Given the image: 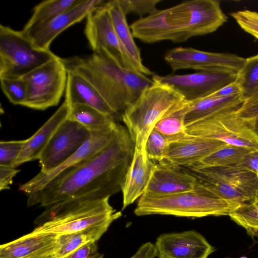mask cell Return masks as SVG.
Wrapping results in <instances>:
<instances>
[{
  "label": "cell",
  "mask_w": 258,
  "mask_h": 258,
  "mask_svg": "<svg viewBox=\"0 0 258 258\" xmlns=\"http://www.w3.org/2000/svg\"><path fill=\"white\" fill-rule=\"evenodd\" d=\"M235 82L240 88L243 103L258 99V54L245 58Z\"/></svg>",
  "instance_id": "obj_32"
},
{
  "label": "cell",
  "mask_w": 258,
  "mask_h": 258,
  "mask_svg": "<svg viewBox=\"0 0 258 258\" xmlns=\"http://www.w3.org/2000/svg\"><path fill=\"white\" fill-rule=\"evenodd\" d=\"M169 145L168 139L153 128L149 134L145 145L147 157L161 162L164 158Z\"/></svg>",
  "instance_id": "obj_35"
},
{
  "label": "cell",
  "mask_w": 258,
  "mask_h": 258,
  "mask_svg": "<svg viewBox=\"0 0 258 258\" xmlns=\"http://www.w3.org/2000/svg\"><path fill=\"white\" fill-rule=\"evenodd\" d=\"M111 224L105 223L78 232L58 235L54 256L56 258H63L89 242H96Z\"/></svg>",
  "instance_id": "obj_26"
},
{
  "label": "cell",
  "mask_w": 258,
  "mask_h": 258,
  "mask_svg": "<svg viewBox=\"0 0 258 258\" xmlns=\"http://www.w3.org/2000/svg\"><path fill=\"white\" fill-rule=\"evenodd\" d=\"M155 165L145 152L135 148L121 187L122 210L133 204L145 192Z\"/></svg>",
  "instance_id": "obj_19"
},
{
  "label": "cell",
  "mask_w": 258,
  "mask_h": 258,
  "mask_svg": "<svg viewBox=\"0 0 258 258\" xmlns=\"http://www.w3.org/2000/svg\"><path fill=\"white\" fill-rule=\"evenodd\" d=\"M67 72L64 100L69 106L76 104L86 105L96 109L116 121L121 119L90 83L75 73Z\"/></svg>",
  "instance_id": "obj_22"
},
{
  "label": "cell",
  "mask_w": 258,
  "mask_h": 258,
  "mask_svg": "<svg viewBox=\"0 0 258 258\" xmlns=\"http://www.w3.org/2000/svg\"><path fill=\"white\" fill-rule=\"evenodd\" d=\"M109 199L107 197L74 205L38 225L32 232L59 235L105 223L111 224L122 214L113 209Z\"/></svg>",
  "instance_id": "obj_7"
},
{
  "label": "cell",
  "mask_w": 258,
  "mask_h": 258,
  "mask_svg": "<svg viewBox=\"0 0 258 258\" xmlns=\"http://www.w3.org/2000/svg\"><path fill=\"white\" fill-rule=\"evenodd\" d=\"M236 112L258 137V99L243 102L236 109Z\"/></svg>",
  "instance_id": "obj_39"
},
{
  "label": "cell",
  "mask_w": 258,
  "mask_h": 258,
  "mask_svg": "<svg viewBox=\"0 0 258 258\" xmlns=\"http://www.w3.org/2000/svg\"><path fill=\"white\" fill-rule=\"evenodd\" d=\"M58 235L32 231L0 246V258H34L54 254Z\"/></svg>",
  "instance_id": "obj_20"
},
{
  "label": "cell",
  "mask_w": 258,
  "mask_h": 258,
  "mask_svg": "<svg viewBox=\"0 0 258 258\" xmlns=\"http://www.w3.org/2000/svg\"><path fill=\"white\" fill-rule=\"evenodd\" d=\"M103 254L98 250L96 242H89L63 258H103Z\"/></svg>",
  "instance_id": "obj_40"
},
{
  "label": "cell",
  "mask_w": 258,
  "mask_h": 258,
  "mask_svg": "<svg viewBox=\"0 0 258 258\" xmlns=\"http://www.w3.org/2000/svg\"><path fill=\"white\" fill-rule=\"evenodd\" d=\"M164 59L173 72L192 69L200 72L221 71L237 73L245 58L229 53L208 52L181 46L169 50Z\"/></svg>",
  "instance_id": "obj_11"
},
{
  "label": "cell",
  "mask_w": 258,
  "mask_h": 258,
  "mask_svg": "<svg viewBox=\"0 0 258 258\" xmlns=\"http://www.w3.org/2000/svg\"><path fill=\"white\" fill-rule=\"evenodd\" d=\"M236 109L200 120L186 127V132L191 136L211 138L250 150H258V137L238 115Z\"/></svg>",
  "instance_id": "obj_9"
},
{
  "label": "cell",
  "mask_w": 258,
  "mask_h": 258,
  "mask_svg": "<svg viewBox=\"0 0 258 258\" xmlns=\"http://www.w3.org/2000/svg\"><path fill=\"white\" fill-rule=\"evenodd\" d=\"M226 144L219 140L188 134L170 142L165 156L159 163L174 167L188 168Z\"/></svg>",
  "instance_id": "obj_16"
},
{
  "label": "cell",
  "mask_w": 258,
  "mask_h": 258,
  "mask_svg": "<svg viewBox=\"0 0 258 258\" xmlns=\"http://www.w3.org/2000/svg\"><path fill=\"white\" fill-rule=\"evenodd\" d=\"M118 123L101 132H90L82 146L63 163L47 173L40 172L28 182L21 185L19 190L28 196L45 186L59 174L77 166L104 148L113 138Z\"/></svg>",
  "instance_id": "obj_14"
},
{
  "label": "cell",
  "mask_w": 258,
  "mask_h": 258,
  "mask_svg": "<svg viewBox=\"0 0 258 258\" xmlns=\"http://www.w3.org/2000/svg\"><path fill=\"white\" fill-rule=\"evenodd\" d=\"M189 102L185 117L186 127L211 115L236 109L243 103L240 94L226 97H206Z\"/></svg>",
  "instance_id": "obj_25"
},
{
  "label": "cell",
  "mask_w": 258,
  "mask_h": 258,
  "mask_svg": "<svg viewBox=\"0 0 258 258\" xmlns=\"http://www.w3.org/2000/svg\"><path fill=\"white\" fill-rule=\"evenodd\" d=\"M25 140L0 142V165L14 167Z\"/></svg>",
  "instance_id": "obj_37"
},
{
  "label": "cell",
  "mask_w": 258,
  "mask_h": 258,
  "mask_svg": "<svg viewBox=\"0 0 258 258\" xmlns=\"http://www.w3.org/2000/svg\"><path fill=\"white\" fill-rule=\"evenodd\" d=\"M90 135V132L81 124L66 119L40 155V172L47 173L59 166L82 146Z\"/></svg>",
  "instance_id": "obj_13"
},
{
  "label": "cell",
  "mask_w": 258,
  "mask_h": 258,
  "mask_svg": "<svg viewBox=\"0 0 258 258\" xmlns=\"http://www.w3.org/2000/svg\"><path fill=\"white\" fill-rule=\"evenodd\" d=\"M180 169L161 163L156 164L145 192L170 195L195 190L196 176L188 170Z\"/></svg>",
  "instance_id": "obj_18"
},
{
  "label": "cell",
  "mask_w": 258,
  "mask_h": 258,
  "mask_svg": "<svg viewBox=\"0 0 258 258\" xmlns=\"http://www.w3.org/2000/svg\"><path fill=\"white\" fill-rule=\"evenodd\" d=\"M189 102L183 100L169 110L154 126V128L165 136L169 143L188 135L185 117Z\"/></svg>",
  "instance_id": "obj_27"
},
{
  "label": "cell",
  "mask_w": 258,
  "mask_h": 258,
  "mask_svg": "<svg viewBox=\"0 0 258 258\" xmlns=\"http://www.w3.org/2000/svg\"><path fill=\"white\" fill-rule=\"evenodd\" d=\"M257 178H258V175H257ZM252 202L258 205V188H257V190L255 196Z\"/></svg>",
  "instance_id": "obj_46"
},
{
  "label": "cell",
  "mask_w": 258,
  "mask_h": 258,
  "mask_svg": "<svg viewBox=\"0 0 258 258\" xmlns=\"http://www.w3.org/2000/svg\"><path fill=\"white\" fill-rule=\"evenodd\" d=\"M240 165L258 175V150L250 151Z\"/></svg>",
  "instance_id": "obj_44"
},
{
  "label": "cell",
  "mask_w": 258,
  "mask_h": 258,
  "mask_svg": "<svg viewBox=\"0 0 258 258\" xmlns=\"http://www.w3.org/2000/svg\"><path fill=\"white\" fill-rule=\"evenodd\" d=\"M69 107L68 118L81 124L90 132L107 130L116 123L110 117L91 106L76 104Z\"/></svg>",
  "instance_id": "obj_30"
},
{
  "label": "cell",
  "mask_w": 258,
  "mask_h": 258,
  "mask_svg": "<svg viewBox=\"0 0 258 258\" xmlns=\"http://www.w3.org/2000/svg\"><path fill=\"white\" fill-rule=\"evenodd\" d=\"M68 72L56 56L22 78L27 89L23 106L39 110L57 105L66 90Z\"/></svg>",
  "instance_id": "obj_8"
},
{
  "label": "cell",
  "mask_w": 258,
  "mask_h": 258,
  "mask_svg": "<svg viewBox=\"0 0 258 258\" xmlns=\"http://www.w3.org/2000/svg\"><path fill=\"white\" fill-rule=\"evenodd\" d=\"M226 258H230V257H226ZM238 258H248L246 256H241L240 257H238Z\"/></svg>",
  "instance_id": "obj_47"
},
{
  "label": "cell",
  "mask_w": 258,
  "mask_h": 258,
  "mask_svg": "<svg viewBox=\"0 0 258 258\" xmlns=\"http://www.w3.org/2000/svg\"><path fill=\"white\" fill-rule=\"evenodd\" d=\"M157 255L155 244L147 242L142 244L137 251L130 258H155Z\"/></svg>",
  "instance_id": "obj_42"
},
{
  "label": "cell",
  "mask_w": 258,
  "mask_h": 258,
  "mask_svg": "<svg viewBox=\"0 0 258 258\" xmlns=\"http://www.w3.org/2000/svg\"><path fill=\"white\" fill-rule=\"evenodd\" d=\"M105 3L103 0H80L70 9L26 36L37 47L49 50L51 43L60 33L87 18L93 11Z\"/></svg>",
  "instance_id": "obj_17"
},
{
  "label": "cell",
  "mask_w": 258,
  "mask_h": 258,
  "mask_svg": "<svg viewBox=\"0 0 258 258\" xmlns=\"http://www.w3.org/2000/svg\"><path fill=\"white\" fill-rule=\"evenodd\" d=\"M134 149L126 128L118 123L104 148L28 195V206L48 207L54 216L76 204L110 197L121 190Z\"/></svg>",
  "instance_id": "obj_1"
},
{
  "label": "cell",
  "mask_w": 258,
  "mask_h": 258,
  "mask_svg": "<svg viewBox=\"0 0 258 258\" xmlns=\"http://www.w3.org/2000/svg\"><path fill=\"white\" fill-rule=\"evenodd\" d=\"M122 9L126 15L133 13L143 17L144 15H150L158 9L156 6L161 0H118Z\"/></svg>",
  "instance_id": "obj_36"
},
{
  "label": "cell",
  "mask_w": 258,
  "mask_h": 258,
  "mask_svg": "<svg viewBox=\"0 0 258 258\" xmlns=\"http://www.w3.org/2000/svg\"><path fill=\"white\" fill-rule=\"evenodd\" d=\"M105 3L86 18L84 33L89 45L94 53L106 57L122 68L140 73L116 33Z\"/></svg>",
  "instance_id": "obj_10"
},
{
  "label": "cell",
  "mask_w": 258,
  "mask_h": 258,
  "mask_svg": "<svg viewBox=\"0 0 258 258\" xmlns=\"http://www.w3.org/2000/svg\"><path fill=\"white\" fill-rule=\"evenodd\" d=\"M188 170L234 186L248 197L251 202L255 196L258 188L257 176L242 165L208 167Z\"/></svg>",
  "instance_id": "obj_23"
},
{
  "label": "cell",
  "mask_w": 258,
  "mask_h": 258,
  "mask_svg": "<svg viewBox=\"0 0 258 258\" xmlns=\"http://www.w3.org/2000/svg\"><path fill=\"white\" fill-rule=\"evenodd\" d=\"M191 172L197 178L196 189L210 196L240 204L251 203V200L234 186L224 181L200 173Z\"/></svg>",
  "instance_id": "obj_29"
},
{
  "label": "cell",
  "mask_w": 258,
  "mask_h": 258,
  "mask_svg": "<svg viewBox=\"0 0 258 258\" xmlns=\"http://www.w3.org/2000/svg\"><path fill=\"white\" fill-rule=\"evenodd\" d=\"M19 170L13 167L0 165V190L10 188L14 177L19 172Z\"/></svg>",
  "instance_id": "obj_41"
},
{
  "label": "cell",
  "mask_w": 258,
  "mask_h": 258,
  "mask_svg": "<svg viewBox=\"0 0 258 258\" xmlns=\"http://www.w3.org/2000/svg\"><path fill=\"white\" fill-rule=\"evenodd\" d=\"M230 15L242 29L258 40V12L245 10Z\"/></svg>",
  "instance_id": "obj_38"
},
{
  "label": "cell",
  "mask_w": 258,
  "mask_h": 258,
  "mask_svg": "<svg viewBox=\"0 0 258 258\" xmlns=\"http://www.w3.org/2000/svg\"><path fill=\"white\" fill-rule=\"evenodd\" d=\"M228 216L252 238H258V205L253 202L242 204Z\"/></svg>",
  "instance_id": "obj_33"
},
{
  "label": "cell",
  "mask_w": 258,
  "mask_h": 258,
  "mask_svg": "<svg viewBox=\"0 0 258 258\" xmlns=\"http://www.w3.org/2000/svg\"><path fill=\"white\" fill-rule=\"evenodd\" d=\"M241 204L197 189L170 195L145 192L139 199L134 213L138 216L158 214L196 218L229 215Z\"/></svg>",
  "instance_id": "obj_4"
},
{
  "label": "cell",
  "mask_w": 258,
  "mask_h": 258,
  "mask_svg": "<svg viewBox=\"0 0 258 258\" xmlns=\"http://www.w3.org/2000/svg\"><path fill=\"white\" fill-rule=\"evenodd\" d=\"M251 151L245 148L226 144L187 168L240 165Z\"/></svg>",
  "instance_id": "obj_31"
},
{
  "label": "cell",
  "mask_w": 258,
  "mask_h": 258,
  "mask_svg": "<svg viewBox=\"0 0 258 258\" xmlns=\"http://www.w3.org/2000/svg\"><path fill=\"white\" fill-rule=\"evenodd\" d=\"M62 60L67 71L78 74L90 83L121 119L125 109L154 83L147 76L122 68L96 53Z\"/></svg>",
  "instance_id": "obj_3"
},
{
  "label": "cell",
  "mask_w": 258,
  "mask_h": 258,
  "mask_svg": "<svg viewBox=\"0 0 258 258\" xmlns=\"http://www.w3.org/2000/svg\"><path fill=\"white\" fill-rule=\"evenodd\" d=\"M155 246L158 258H208L215 251L201 234L192 230L162 234Z\"/></svg>",
  "instance_id": "obj_15"
},
{
  "label": "cell",
  "mask_w": 258,
  "mask_h": 258,
  "mask_svg": "<svg viewBox=\"0 0 258 258\" xmlns=\"http://www.w3.org/2000/svg\"><path fill=\"white\" fill-rule=\"evenodd\" d=\"M34 258H56L54 254H49V255H46L38 257H36Z\"/></svg>",
  "instance_id": "obj_45"
},
{
  "label": "cell",
  "mask_w": 258,
  "mask_h": 258,
  "mask_svg": "<svg viewBox=\"0 0 258 258\" xmlns=\"http://www.w3.org/2000/svg\"><path fill=\"white\" fill-rule=\"evenodd\" d=\"M2 89L9 101L15 105H23L27 97V89L22 78L1 77Z\"/></svg>",
  "instance_id": "obj_34"
},
{
  "label": "cell",
  "mask_w": 258,
  "mask_h": 258,
  "mask_svg": "<svg viewBox=\"0 0 258 258\" xmlns=\"http://www.w3.org/2000/svg\"><path fill=\"white\" fill-rule=\"evenodd\" d=\"M240 88L235 81L223 87L207 97H226L240 94Z\"/></svg>",
  "instance_id": "obj_43"
},
{
  "label": "cell",
  "mask_w": 258,
  "mask_h": 258,
  "mask_svg": "<svg viewBox=\"0 0 258 258\" xmlns=\"http://www.w3.org/2000/svg\"><path fill=\"white\" fill-rule=\"evenodd\" d=\"M227 20L217 0H191L134 21L130 26L134 37L147 43L161 41L183 42L211 33Z\"/></svg>",
  "instance_id": "obj_2"
},
{
  "label": "cell",
  "mask_w": 258,
  "mask_h": 258,
  "mask_svg": "<svg viewBox=\"0 0 258 258\" xmlns=\"http://www.w3.org/2000/svg\"><path fill=\"white\" fill-rule=\"evenodd\" d=\"M105 5L110 14L116 33L139 71L147 76H154L155 74L144 66L142 62L140 50L134 41L130 27L127 22L126 15L123 12L119 1H107Z\"/></svg>",
  "instance_id": "obj_24"
},
{
  "label": "cell",
  "mask_w": 258,
  "mask_h": 258,
  "mask_svg": "<svg viewBox=\"0 0 258 258\" xmlns=\"http://www.w3.org/2000/svg\"><path fill=\"white\" fill-rule=\"evenodd\" d=\"M183 100L172 87L159 82L154 81L152 85L144 89L121 116L135 148L146 153L147 138L156 123Z\"/></svg>",
  "instance_id": "obj_5"
},
{
  "label": "cell",
  "mask_w": 258,
  "mask_h": 258,
  "mask_svg": "<svg viewBox=\"0 0 258 258\" xmlns=\"http://www.w3.org/2000/svg\"><path fill=\"white\" fill-rule=\"evenodd\" d=\"M56 56L41 49L22 31L0 26V78H22Z\"/></svg>",
  "instance_id": "obj_6"
},
{
  "label": "cell",
  "mask_w": 258,
  "mask_h": 258,
  "mask_svg": "<svg viewBox=\"0 0 258 258\" xmlns=\"http://www.w3.org/2000/svg\"><path fill=\"white\" fill-rule=\"evenodd\" d=\"M70 107L64 100L51 116L31 137L25 140L14 167L39 159L42 151L59 125L68 118Z\"/></svg>",
  "instance_id": "obj_21"
},
{
  "label": "cell",
  "mask_w": 258,
  "mask_h": 258,
  "mask_svg": "<svg viewBox=\"0 0 258 258\" xmlns=\"http://www.w3.org/2000/svg\"><path fill=\"white\" fill-rule=\"evenodd\" d=\"M80 0H48L43 1L33 9V14L22 30L27 35L36 29L78 4Z\"/></svg>",
  "instance_id": "obj_28"
},
{
  "label": "cell",
  "mask_w": 258,
  "mask_h": 258,
  "mask_svg": "<svg viewBox=\"0 0 258 258\" xmlns=\"http://www.w3.org/2000/svg\"><path fill=\"white\" fill-rule=\"evenodd\" d=\"M237 73L228 71L200 72L185 75L152 76L154 81L167 84L184 100L192 101L203 98L223 87L235 82Z\"/></svg>",
  "instance_id": "obj_12"
}]
</instances>
